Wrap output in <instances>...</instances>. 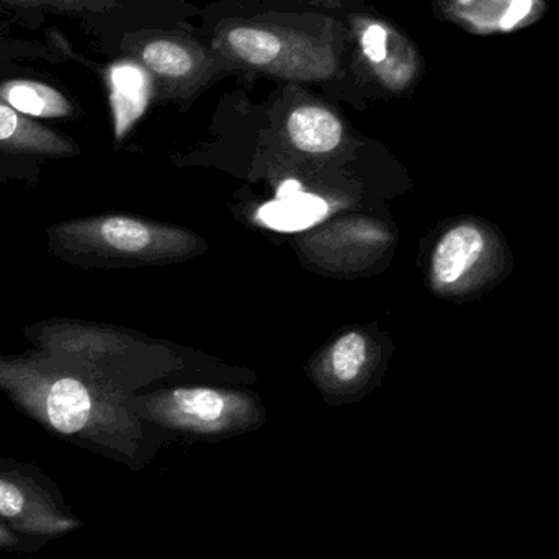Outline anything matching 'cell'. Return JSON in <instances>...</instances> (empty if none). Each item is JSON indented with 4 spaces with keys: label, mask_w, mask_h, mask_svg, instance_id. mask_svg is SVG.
I'll return each instance as SVG.
<instances>
[{
    "label": "cell",
    "mask_w": 559,
    "mask_h": 559,
    "mask_svg": "<svg viewBox=\"0 0 559 559\" xmlns=\"http://www.w3.org/2000/svg\"><path fill=\"white\" fill-rule=\"evenodd\" d=\"M49 248L68 262L153 261L187 248L189 236L131 216L71 219L48 229Z\"/></svg>",
    "instance_id": "3957f363"
},
{
    "label": "cell",
    "mask_w": 559,
    "mask_h": 559,
    "mask_svg": "<svg viewBox=\"0 0 559 559\" xmlns=\"http://www.w3.org/2000/svg\"><path fill=\"white\" fill-rule=\"evenodd\" d=\"M301 2L325 7V9H338L342 5V0H301Z\"/></svg>",
    "instance_id": "ac0fdd59"
},
{
    "label": "cell",
    "mask_w": 559,
    "mask_h": 559,
    "mask_svg": "<svg viewBox=\"0 0 559 559\" xmlns=\"http://www.w3.org/2000/svg\"><path fill=\"white\" fill-rule=\"evenodd\" d=\"M213 52L222 64L288 81H325L338 69V51L329 36L262 20L223 23Z\"/></svg>",
    "instance_id": "7a4b0ae2"
},
{
    "label": "cell",
    "mask_w": 559,
    "mask_h": 559,
    "mask_svg": "<svg viewBox=\"0 0 559 559\" xmlns=\"http://www.w3.org/2000/svg\"><path fill=\"white\" fill-rule=\"evenodd\" d=\"M311 197H298L295 200H283V202L277 203V210L280 215L275 216V222H272V225L283 226V223L288 218L289 213H293L292 216H295V229H299V226L308 225L309 219L308 216H305V205H308V200ZM289 226H292V219H289Z\"/></svg>",
    "instance_id": "e0dca14e"
},
{
    "label": "cell",
    "mask_w": 559,
    "mask_h": 559,
    "mask_svg": "<svg viewBox=\"0 0 559 559\" xmlns=\"http://www.w3.org/2000/svg\"><path fill=\"white\" fill-rule=\"evenodd\" d=\"M440 15L476 35L512 33L537 22L547 0H436Z\"/></svg>",
    "instance_id": "9c48e42d"
},
{
    "label": "cell",
    "mask_w": 559,
    "mask_h": 559,
    "mask_svg": "<svg viewBox=\"0 0 559 559\" xmlns=\"http://www.w3.org/2000/svg\"><path fill=\"white\" fill-rule=\"evenodd\" d=\"M508 269L498 229L476 219L447 229L430 258V283L442 295H468L495 283Z\"/></svg>",
    "instance_id": "8992f818"
},
{
    "label": "cell",
    "mask_w": 559,
    "mask_h": 559,
    "mask_svg": "<svg viewBox=\"0 0 559 559\" xmlns=\"http://www.w3.org/2000/svg\"><path fill=\"white\" fill-rule=\"evenodd\" d=\"M0 522L19 535L48 542L84 527L49 476L28 463L0 456Z\"/></svg>",
    "instance_id": "5b68a950"
},
{
    "label": "cell",
    "mask_w": 559,
    "mask_h": 559,
    "mask_svg": "<svg viewBox=\"0 0 559 559\" xmlns=\"http://www.w3.org/2000/svg\"><path fill=\"white\" fill-rule=\"evenodd\" d=\"M358 61L371 78L393 94L407 91L423 71L416 45L401 29L374 16H352Z\"/></svg>",
    "instance_id": "ba28073f"
},
{
    "label": "cell",
    "mask_w": 559,
    "mask_h": 559,
    "mask_svg": "<svg viewBox=\"0 0 559 559\" xmlns=\"http://www.w3.org/2000/svg\"><path fill=\"white\" fill-rule=\"evenodd\" d=\"M28 7H48L62 13H104L117 7V0H5Z\"/></svg>",
    "instance_id": "9a60e30c"
},
{
    "label": "cell",
    "mask_w": 559,
    "mask_h": 559,
    "mask_svg": "<svg viewBox=\"0 0 559 559\" xmlns=\"http://www.w3.org/2000/svg\"><path fill=\"white\" fill-rule=\"evenodd\" d=\"M107 81L114 110L115 134L121 140L146 110L151 82L143 66L134 62H118L111 66L108 69Z\"/></svg>",
    "instance_id": "8fae6325"
},
{
    "label": "cell",
    "mask_w": 559,
    "mask_h": 559,
    "mask_svg": "<svg viewBox=\"0 0 559 559\" xmlns=\"http://www.w3.org/2000/svg\"><path fill=\"white\" fill-rule=\"evenodd\" d=\"M286 133L301 153L328 154L344 140V124L329 108L301 105L289 114Z\"/></svg>",
    "instance_id": "7c38bea8"
},
{
    "label": "cell",
    "mask_w": 559,
    "mask_h": 559,
    "mask_svg": "<svg viewBox=\"0 0 559 559\" xmlns=\"http://www.w3.org/2000/svg\"><path fill=\"white\" fill-rule=\"evenodd\" d=\"M368 360L367 338L360 332H347L338 337L329 352L332 377L342 384H350L364 373Z\"/></svg>",
    "instance_id": "5bb4252c"
},
{
    "label": "cell",
    "mask_w": 559,
    "mask_h": 559,
    "mask_svg": "<svg viewBox=\"0 0 559 559\" xmlns=\"http://www.w3.org/2000/svg\"><path fill=\"white\" fill-rule=\"evenodd\" d=\"M0 393L48 432L138 472L151 459L140 417L68 358L36 350L0 355Z\"/></svg>",
    "instance_id": "6da1fadb"
},
{
    "label": "cell",
    "mask_w": 559,
    "mask_h": 559,
    "mask_svg": "<svg viewBox=\"0 0 559 559\" xmlns=\"http://www.w3.org/2000/svg\"><path fill=\"white\" fill-rule=\"evenodd\" d=\"M46 544L23 537L0 522V554H35Z\"/></svg>",
    "instance_id": "2e32d148"
},
{
    "label": "cell",
    "mask_w": 559,
    "mask_h": 559,
    "mask_svg": "<svg viewBox=\"0 0 559 559\" xmlns=\"http://www.w3.org/2000/svg\"><path fill=\"white\" fill-rule=\"evenodd\" d=\"M136 58L150 78L170 94L197 91L222 64L215 52L179 32L151 33L138 45Z\"/></svg>",
    "instance_id": "52a82bcc"
},
{
    "label": "cell",
    "mask_w": 559,
    "mask_h": 559,
    "mask_svg": "<svg viewBox=\"0 0 559 559\" xmlns=\"http://www.w3.org/2000/svg\"><path fill=\"white\" fill-rule=\"evenodd\" d=\"M133 413L163 429L215 439L249 432L262 423L251 396L212 388L164 391L134 404Z\"/></svg>",
    "instance_id": "277c9868"
},
{
    "label": "cell",
    "mask_w": 559,
    "mask_h": 559,
    "mask_svg": "<svg viewBox=\"0 0 559 559\" xmlns=\"http://www.w3.org/2000/svg\"><path fill=\"white\" fill-rule=\"evenodd\" d=\"M0 98L25 117L64 118L74 111L61 92L43 82H5L0 85Z\"/></svg>",
    "instance_id": "4fadbf2b"
},
{
    "label": "cell",
    "mask_w": 559,
    "mask_h": 559,
    "mask_svg": "<svg viewBox=\"0 0 559 559\" xmlns=\"http://www.w3.org/2000/svg\"><path fill=\"white\" fill-rule=\"evenodd\" d=\"M0 151L25 156L66 157L78 153L68 138L19 114L0 98Z\"/></svg>",
    "instance_id": "30bf717a"
}]
</instances>
